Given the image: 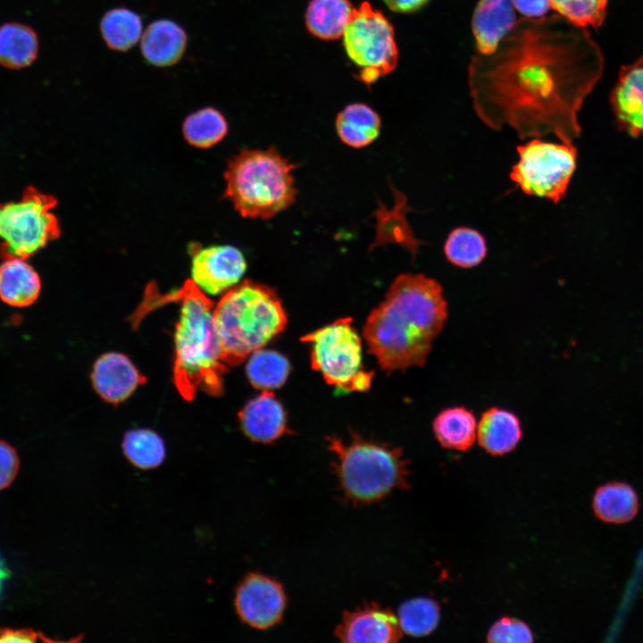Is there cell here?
<instances>
[{
  "label": "cell",
  "mask_w": 643,
  "mask_h": 643,
  "mask_svg": "<svg viewBox=\"0 0 643 643\" xmlns=\"http://www.w3.org/2000/svg\"><path fill=\"white\" fill-rule=\"evenodd\" d=\"M8 575L7 570L4 568V564L0 562V590H1V584L3 580H4Z\"/></svg>",
  "instance_id": "cell-38"
},
{
  "label": "cell",
  "mask_w": 643,
  "mask_h": 643,
  "mask_svg": "<svg viewBox=\"0 0 643 643\" xmlns=\"http://www.w3.org/2000/svg\"><path fill=\"white\" fill-rule=\"evenodd\" d=\"M387 6L396 13H412L429 3L430 0H383Z\"/></svg>",
  "instance_id": "cell-37"
},
{
  "label": "cell",
  "mask_w": 643,
  "mask_h": 643,
  "mask_svg": "<svg viewBox=\"0 0 643 643\" xmlns=\"http://www.w3.org/2000/svg\"><path fill=\"white\" fill-rule=\"evenodd\" d=\"M295 165L276 149H245L229 162L225 196L247 218L269 219L296 199Z\"/></svg>",
  "instance_id": "cell-6"
},
{
  "label": "cell",
  "mask_w": 643,
  "mask_h": 643,
  "mask_svg": "<svg viewBox=\"0 0 643 643\" xmlns=\"http://www.w3.org/2000/svg\"><path fill=\"white\" fill-rule=\"evenodd\" d=\"M514 8L525 18H540L549 11V0H511Z\"/></svg>",
  "instance_id": "cell-35"
},
{
  "label": "cell",
  "mask_w": 643,
  "mask_h": 643,
  "mask_svg": "<svg viewBox=\"0 0 643 643\" xmlns=\"http://www.w3.org/2000/svg\"><path fill=\"white\" fill-rule=\"evenodd\" d=\"M354 9L349 0H311L305 13L308 31L323 40L342 37Z\"/></svg>",
  "instance_id": "cell-23"
},
{
  "label": "cell",
  "mask_w": 643,
  "mask_h": 643,
  "mask_svg": "<svg viewBox=\"0 0 643 643\" xmlns=\"http://www.w3.org/2000/svg\"><path fill=\"white\" fill-rule=\"evenodd\" d=\"M397 616L403 632L413 637H422L436 629L440 610L434 599L420 597L403 602Z\"/></svg>",
  "instance_id": "cell-31"
},
{
  "label": "cell",
  "mask_w": 643,
  "mask_h": 643,
  "mask_svg": "<svg viewBox=\"0 0 643 643\" xmlns=\"http://www.w3.org/2000/svg\"><path fill=\"white\" fill-rule=\"evenodd\" d=\"M550 7L573 25L598 28L605 15L608 0H549Z\"/></svg>",
  "instance_id": "cell-32"
},
{
  "label": "cell",
  "mask_w": 643,
  "mask_h": 643,
  "mask_svg": "<svg viewBox=\"0 0 643 643\" xmlns=\"http://www.w3.org/2000/svg\"><path fill=\"white\" fill-rule=\"evenodd\" d=\"M311 347L313 368L326 382L346 391L367 390L373 373L362 363V342L349 317L302 337Z\"/></svg>",
  "instance_id": "cell-7"
},
{
  "label": "cell",
  "mask_w": 643,
  "mask_h": 643,
  "mask_svg": "<svg viewBox=\"0 0 643 643\" xmlns=\"http://www.w3.org/2000/svg\"><path fill=\"white\" fill-rule=\"evenodd\" d=\"M187 45L188 35L183 27L172 20L159 19L143 32L140 50L149 64L169 67L181 59Z\"/></svg>",
  "instance_id": "cell-18"
},
{
  "label": "cell",
  "mask_w": 643,
  "mask_h": 643,
  "mask_svg": "<svg viewBox=\"0 0 643 643\" xmlns=\"http://www.w3.org/2000/svg\"><path fill=\"white\" fill-rule=\"evenodd\" d=\"M380 115L365 104H351L337 116L336 129L346 145L361 148L372 143L380 130Z\"/></svg>",
  "instance_id": "cell-24"
},
{
  "label": "cell",
  "mask_w": 643,
  "mask_h": 643,
  "mask_svg": "<svg viewBox=\"0 0 643 643\" xmlns=\"http://www.w3.org/2000/svg\"><path fill=\"white\" fill-rule=\"evenodd\" d=\"M477 420L464 406L441 410L434 418L432 430L438 442L447 449L466 451L477 438Z\"/></svg>",
  "instance_id": "cell-22"
},
{
  "label": "cell",
  "mask_w": 643,
  "mask_h": 643,
  "mask_svg": "<svg viewBox=\"0 0 643 643\" xmlns=\"http://www.w3.org/2000/svg\"><path fill=\"white\" fill-rule=\"evenodd\" d=\"M192 280L202 290L218 295L238 284L246 268L243 254L231 246L201 248L191 244Z\"/></svg>",
  "instance_id": "cell-12"
},
{
  "label": "cell",
  "mask_w": 643,
  "mask_h": 643,
  "mask_svg": "<svg viewBox=\"0 0 643 643\" xmlns=\"http://www.w3.org/2000/svg\"><path fill=\"white\" fill-rule=\"evenodd\" d=\"M519 161L512 167L511 180L529 196L558 203L576 167L577 151L572 144H555L532 139L518 146Z\"/></svg>",
  "instance_id": "cell-10"
},
{
  "label": "cell",
  "mask_w": 643,
  "mask_h": 643,
  "mask_svg": "<svg viewBox=\"0 0 643 643\" xmlns=\"http://www.w3.org/2000/svg\"><path fill=\"white\" fill-rule=\"evenodd\" d=\"M447 314L438 280L421 273L399 274L363 326L369 352L386 372L422 366Z\"/></svg>",
  "instance_id": "cell-2"
},
{
  "label": "cell",
  "mask_w": 643,
  "mask_h": 643,
  "mask_svg": "<svg viewBox=\"0 0 643 643\" xmlns=\"http://www.w3.org/2000/svg\"><path fill=\"white\" fill-rule=\"evenodd\" d=\"M289 363L281 354L258 349L249 355L246 374L256 388L270 391L282 386L289 373Z\"/></svg>",
  "instance_id": "cell-28"
},
{
  "label": "cell",
  "mask_w": 643,
  "mask_h": 643,
  "mask_svg": "<svg viewBox=\"0 0 643 643\" xmlns=\"http://www.w3.org/2000/svg\"><path fill=\"white\" fill-rule=\"evenodd\" d=\"M338 491L352 505L383 500L396 490L408 489L409 464L403 450L388 443L352 434L348 440L327 438Z\"/></svg>",
  "instance_id": "cell-4"
},
{
  "label": "cell",
  "mask_w": 643,
  "mask_h": 643,
  "mask_svg": "<svg viewBox=\"0 0 643 643\" xmlns=\"http://www.w3.org/2000/svg\"><path fill=\"white\" fill-rule=\"evenodd\" d=\"M41 291L38 272L22 259H6L0 265V299L13 307L33 305Z\"/></svg>",
  "instance_id": "cell-20"
},
{
  "label": "cell",
  "mask_w": 643,
  "mask_h": 643,
  "mask_svg": "<svg viewBox=\"0 0 643 643\" xmlns=\"http://www.w3.org/2000/svg\"><path fill=\"white\" fill-rule=\"evenodd\" d=\"M38 54V38L29 26L8 22L0 26V65L19 70L29 66Z\"/></svg>",
  "instance_id": "cell-25"
},
{
  "label": "cell",
  "mask_w": 643,
  "mask_h": 643,
  "mask_svg": "<svg viewBox=\"0 0 643 643\" xmlns=\"http://www.w3.org/2000/svg\"><path fill=\"white\" fill-rule=\"evenodd\" d=\"M180 303V314L175 328L173 383L180 396L192 400L197 390L211 396L223 392L222 377L228 371L213 317V303L188 280L177 290L161 294L150 283L144 300L130 321L137 328L153 309L167 303Z\"/></svg>",
  "instance_id": "cell-3"
},
{
  "label": "cell",
  "mask_w": 643,
  "mask_h": 643,
  "mask_svg": "<svg viewBox=\"0 0 643 643\" xmlns=\"http://www.w3.org/2000/svg\"><path fill=\"white\" fill-rule=\"evenodd\" d=\"M595 515L610 524L632 521L639 509V498L634 488L623 481H609L598 486L592 499Z\"/></svg>",
  "instance_id": "cell-21"
},
{
  "label": "cell",
  "mask_w": 643,
  "mask_h": 643,
  "mask_svg": "<svg viewBox=\"0 0 643 643\" xmlns=\"http://www.w3.org/2000/svg\"><path fill=\"white\" fill-rule=\"evenodd\" d=\"M610 101L620 127L630 136L643 135V54L621 68Z\"/></svg>",
  "instance_id": "cell-14"
},
{
  "label": "cell",
  "mask_w": 643,
  "mask_h": 643,
  "mask_svg": "<svg viewBox=\"0 0 643 643\" xmlns=\"http://www.w3.org/2000/svg\"><path fill=\"white\" fill-rule=\"evenodd\" d=\"M516 21L511 0H479L472 17V32L477 53H493Z\"/></svg>",
  "instance_id": "cell-16"
},
{
  "label": "cell",
  "mask_w": 643,
  "mask_h": 643,
  "mask_svg": "<svg viewBox=\"0 0 643 643\" xmlns=\"http://www.w3.org/2000/svg\"><path fill=\"white\" fill-rule=\"evenodd\" d=\"M20 459L16 449L0 439V489L7 488L16 477Z\"/></svg>",
  "instance_id": "cell-34"
},
{
  "label": "cell",
  "mask_w": 643,
  "mask_h": 643,
  "mask_svg": "<svg viewBox=\"0 0 643 643\" xmlns=\"http://www.w3.org/2000/svg\"><path fill=\"white\" fill-rule=\"evenodd\" d=\"M342 38L346 54L363 82L372 84L397 66L398 50L393 26L369 3L354 9Z\"/></svg>",
  "instance_id": "cell-9"
},
{
  "label": "cell",
  "mask_w": 643,
  "mask_h": 643,
  "mask_svg": "<svg viewBox=\"0 0 643 643\" xmlns=\"http://www.w3.org/2000/svg\"><path fill=\"white\" fill-rule=\"evenodd\" d=\"M233 603L243 623L253 629L266 630L282 620L287 596L279 580L255 572L247 573L238 582Z\"/></svg>",
  "instance_id": "cell-11"
},
{
  "label": "cell",
  "mask_w": 643,
  "mask_h": 643,
  "mask_svg": "<svg viewBox=\"0 0 643 643\" xmlns=\"http://www.w3.org/2000/svg\"><path fill=\"white\" fill-rule=\"evenodd\" d=\"M182 130L186 140L201 148L220 142L228 132L224 116L213 107H205L189 114L184 121Z\"/></svg>",
  "instance_id": "cell-29"
},
{
  "label": "cell",
  "mask_w": 643,
  "mask_h": 643,
  "mask_svg": "<svg viewBox=\"0 0 643 643\" xmlns=\"http://www.w3.org/2000/svg\"><path fill=\"white\" fill-rule=\"evenodd\" d=\"M57 199L29 186L20 202L0 204V256L27 260L57 238L61 230L50 211Z\"/></svg>",
  "instance_id": "cell-8"
},
{
  "label": "cell",
  "mask_w": 643,
  "mask_h": 643,
  "mask_svg": "<svg viewBox=\"0 0 643 643\" xmlns=\"http://www.w3.org/2000/svg\"><path fill=\"white\" fill-rule=\"evenodd\" d=\"M92 382L96 392L105 401L117 404L128 398L146 382L131 361L115 352L101 355L95 363Z\"/></svg>",
  "instance_id": "cell-15"
},
{
  "label": "cell",
  "mask_w": 643,
  "mask_h": 643,
  "mask_svg": "<svg viewBox=\"0 0 643 643\" xmlns=\"http://www.w3.org/2000/svg\"><path fill=\"white\" fill-rule=\"evenodd\" d=\"M39 635L31 629H1L0 642H35Z\"/></svg>",
  "instance_id": "cell-36"
},
{
  "label": "cell",
  "mask_w": 643,
  "mask_h": 643,
  "mask_svg": "<svg viewBox=\"0 0 643 643\" xmlns=\"http://www.w3.org/2000/svg\"><path fill=\"white\" fill-rule=\"evenodd\" d=\"M444 253L449 263L462 268H472L485 258L487 245L484 237L477 230L460 227L448 235Z\"/></svg>",
  "instance_id": "cell-30"
},
{
  "label": "cell",
  "mask_w": 643,
  "mask_h": 643,
  "mask_svg": "<svg viewBox=\"0 0 643 643\" xmlns=\"http://www.w3.org/2000/svg\"><path fill=\"white\" fill-rule=\"evenodd\" d=\"M604 58L587 28L558 14L517 20L489 54L468 66V87L480 120L507 126L520 138L554 134L572 144L577 113L600 79Z\"/></svg>",
  "instance_id": "cell-1"
},
{
  "label": "cell",
  "mask_w": 643,
  "mask_h": 643,
  "mask_svg": "<svg viewBox=\"0 0 643 643\" xmlns=\"http://www.w3.org/2000/svg\"><path fill=\"white\" fill-rule=\"evenodd\" d=\"M522 436L518 416L503 408L490 407L484 411L477 426L480 446L491 455H503L513 451Z\"/></svg>",
  "instance_id": "cell-19"
},
{
  "label": "cell",
  "mask_w": 643,
  "mask_h": 643,
  "mask_svg": "<svg viewBox=\"0 0 643 643\" xmlns=\"http://www.w3.org/2000/svg\"><path fill=\"white\" fill-rule=\"evenodd\" d=\"M334 634L345 643H393L403 631L397 614L372 602L345 612Z\"/></svg>",
  "instance_id": "cell-13"
},
{
  "label": "cell",
  "mask_w": 643,
  "mask_h": 643,
  "mask_svg": "<svg viewBox=\"0 0 643 643\" xmlns=\"http://www.w3.org/2000/svg\"><path fill=\"white\" fill-rule=\"evenodd\" d=\"M245 435L257 443H271L286 434L287 418L281 404L267 390L251 399L240 411Z\"/></svg>",
  "instance_id": "cell-17"
},
{
  "label": "cell",
  "mask_w": 643,
  "mask_h": 643,
  "mask_svg": "<svg viewBox=\"0 0 643 643\" xmlns=\"http://www.w3.org/2000/svg\"><path fill=\"white\" fill-rule=\"evenodd\" d=\"M100 32L108 48L126 52L142 37V18L126 7L112 8L101 18Z\"/></svg>",
  "instance_id": "cell-26"
},
{
  "label": "cell",
  "mask_w": 643,
  "mask_h": 643,
  "mask_svg": "<svg viewBox=\"0 0 643 643\" xmlns=\"http://www.w3.org/2000/svg\"><path fill=\"white\" fill-rule=\"evenodd\" d=\"M487 639L500 643H528L534 640L533 633L526 622L508 616L502 617L490 627Z\"/></svg>",
  "instance_id": "cell-33"
},
{
  "label": "cell",
  "mask_w": 643,
  "mask_h": 643,
  "mask_svg": "<svg viewBox=\"0 0 643 643\" xmlns=\"http://www.w3.org/2000/svg\"><path fill=\"white\" fill-rule=\"evenodd\" d=\"M223 361L238 365L282 332L287 314L276 292L244 280L230 288L213 309Z\"/></svg>",
  "instance_id": "cell-5"
},
{
  "label": "cell",
  "mask_w": 643,
  "mask_h": 643,
  "mask_svg": "<svg viewBox=\"0 0 643 643\" xmlns=\"http://www.w3.org/2000/svg\"><path fill=\"white\" fill-rule=\"evenodd\" d=\"M121 447L128 461L140 470L157 468L163 463L166 455L163 438L148 429L127 431Z\"/></svg>",
  "instance_id": "cell-27"
}]
</instances>
